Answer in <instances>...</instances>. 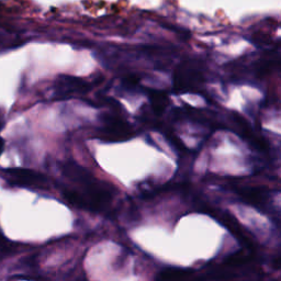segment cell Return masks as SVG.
Returning <instances> with one entry per match:
<instances>
[{
    "instance_id": "obj_1",
    "label": "cell",
    "mask_w": 281,
    "mask_h": 281,
    "mask_svg": "<svg viewBox=\"0 0 281 281\" xmlns=\"http://www.w3.org/2000/svg\"><path fill=\"white\" fill-rule=\"evenodd\" d=\"M63 174L66 182L62 186V194L66 201L91 212L110 211L116 195L110 184L95 178L76 164H66Z\"/></svg>"
},
{
    "instance_id": "obj_2",
    "label": "cell",
    "mask_w": 281,
    "mask_h": 281,
    "mask_svg": "<svg viewBox=\"0 0 281 281\" xmlns=\"http://www.w3.org/2000/svg\"><path fill=\"white\" fill-rule=\"evenodd\" d=\"M103 121L104 124L101 128V136L107 138L108 141H123L131 136V127L120 116L107 115Z\"/></svg>"
},
{
    "instance_id": "obj_3",
    "label": "cell",
    "mask_w": 281,
    "mask_h": 281,
    "mask_svg": "<svg viewBox=\"0 0 281 281\" xmlns=\"http://www.w3.org/2000/svg\"><path fill=\"white\" fill-rule=\"evenodd\" d=\"M88 90H89V85L83 79L69 76V75H63L57 78L54 95L57 99H64L75 94H85Z\"/></svg>"
},
{
    "instance_id": "obj_4",
    "label": "cell",
    "mask_w": 281,
    "mask_h": 281,
    "mask_svg": "<svg viewBox=\"0 0 281 281\" xmlns=\"http://www.w3.org/2000/svg\"><path fill=\"white\" fill-rule=\"evenodd\" d=\"M8 182L15 186L28 187V188H39L42 189L45 184V178L43 176L28 169H8L5 171Z\"/></svg>"
},
{
    "instance_id": "obj_5",
    "label": "cell",
    "mask_w": 281,
    "mask_h": 281,
    "mask_svg": "<svg viewBox=\"0 0 281 281\" xmlns=\"http://www.w3.org/2000/svg\"><path fill=\"white\" fill-rule=\"evenodd\" d=\"M200 77V73L192 66L179 67L175 75V87L178 90H188L195 85ZM199 82V81H198Z\"/></svg>"
}]
</instances>
